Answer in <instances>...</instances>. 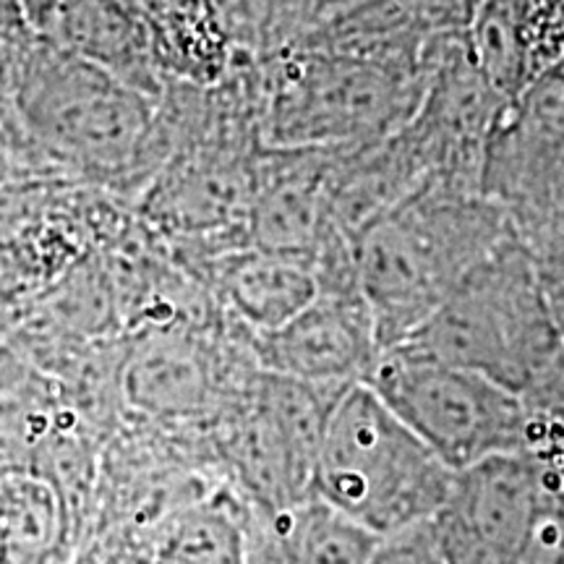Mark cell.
<instances>
[{"instance_id": "1", "label": "cell", "mask_w": 564, "mask_h": 564, "mask_svg": "<svg viewBox=\"0 0 564 564\" xmlns=\"http://www.w3.org/2000/svg\"><path fill=\"white\" fill-rule=\"evenodd\" d=\"M512 232L481 188L442 175L358 230L352 267L379 350L411 337Z\"/></svg>"}, {"instance_id": "2", "label": "cell", "mask_w": 564, "mask_h": 564, "mask_svg": "<svg viewBox=\"0 0 564 564\" xmlns=\"http://www.w3.org/2000/svg\"><path fill=\"white\" fill-rule=\"evenodd\" d=\"M562 345L539 259L512 232L394 348L476 371L520 394Z\"/></svg>"}, {"instance_id": "3", "label": "cell", "mask_w": 564, "mask_h": 564, "mask_svg": "<svg viewBox=\"0 0 564 564\" xmlns=\"http://www.w3.org/2000/svg\"><path fill=\"white\" fill-rule=\"evenodd\" d=\"M453 478L455 470L369 384L345 387L324 426L314 497L387 539L429 523Z\"/></svg>"}, {"instance_id": "4", "label": "cell", "mask_w": 564, "mask_h": 564, "mask_svg": "<svg viewBox=\"0 0 564 564\" xmlns=\"http://www.w3.org/2000/svg\"><path fill=\"white\" fill-rule=\"evenodd\" d=\"M17 123L55 160L100 173L126 171L154 139L158 100L37 37L21 63Z\"/></svg>"}, {"instance_id": "5", "label": "cell", "mask_w": 564, "mask_h": 564, "mask_svg": "<svg viewBox=\"0 0 564 564\" xmlns=\"http://www.w3.org/2000/svg\"><path fill=\"white\" fill-rule=\"evenodd\" d=\"M364 382L453 470L525 453L520 394L481 373L390 348Z\"/></svg>"}, {"instance_id": "6", "label": "cell", "mask_w": 564, "mask_h": 564, "mask_svg": "<svg viewBox=\"0 0 564 564\" xmlns=\"http://www.w3.org/2000/svg\"><path fill=\"white\" fill-rule=\"evenodd\" d=\"M405 76L384 61L312 53L274 82L267 139L274 150H350L398 131L419 110Z\"/></svg>"}, {"instance_id": "7", "label": "cell", "mask_w": 564, "mask_h": 564, "mask_svg": "<svg viewBox=\"0 0 564 564\" xmlns=\"http://www.w3.org/2000/svg\"><path fill=\"white\" fill-rule=\"evenodd\" d=\"M345 387L257 366L228 419V463L246 502L285 507L312 497L324 426Z\"/></svg>"}, {"instance_id": "8", "label": "cell", "mask_w": 564, "mask_h": 564, "mask_svg": "<svg viewBox=\"0 0 564 564\" xmlns=\"http://www.w3.org/2000/svg\"><path fill=\"white\" fill-rule=\"evenodd\" d=\"M564 165V58L525 82L494 112L478 160V188L514 232L541 223Z\"/></svg>"}, {"instance_id": "9", "label": "cell", "mask_w": 564, "mask_h": 564, "mask_svg": "<svg viewBox=\"0 0 564 564\" xmlns=\"http://www.w3.org/2000/svg\"><path fill=\"white\" fill-rule=\"evenodd\" d=\"M541 520L533 463L518 453L455 470L429 523L449 564H518Z\"/></svg>"}, {"instance_id": "10", "label": "cell", "mask_w": 564, "mask_h": 564, "mask_svg": "<svg viewBox=\"0 0 564 564\" xmlns=\"http://www.w3.org/2000/svg\"><path fill=\"white\" fill-rule=\"evenodd\" d=\"M249 348L259 369L314 384L364 382L382 352L358 288L319 291L288 324L249 335Z\"/></svg>"}, {"instance_id": "11", "label": "cell", "mask_w": 564, "mask_h": 564, "mask_svg": "<svg viewBox=\"0 0 564 564\" xmlns=\"http://www.w3.org/2000/svg\"><path fill=\"white\" fill-rule=\"evenodd\" d=\"M246 564H369L379 539L319 497L285 507L243 499Z\"/></svg>"}, {"instance_id": "12", "label": "cell", "mask_w": 564, "mask_h": 564, "mask_svg": "<svg viewBox=\"0 0 564 564\" xmlns=\"http://www.w3.org/2000/svg\"><path fill=\"white\" fill-rule=\"evenodd\" d=\"M45 40L105 68L152 100L162 97L150 26L131 0H66Z\"/></svg>"}, {"instance_id": "13", "label": "cell", "mask_w": 564, "mask_h": 564, "mask_svg": "<svg viewBox=\"0 0 564 564\" xmlns=\"http://www.w3.org/2000/svg\"><path fill=\"white\" fill-rule=\"evenodd\" d=\"M217 282L230 314L249 335L282 327L319 295L312 257L257 246L225 253L217 264Z\"/></svg>"}, {"instance_id": "14", "label": "cell", "mask_w": 564, "mask_h": 564, "mask_svg": "<svg viewBox=\"0 0 564 564\" xmlns=\"http://www.w3.org/2000/svg\"><path fill=\"white\" fill-rule=\"evenodd\" d=\"M123 390L133 405L158 415L207 413L217 398L209 358L186 335H152L141 340L123 366Z\"/></svg>"}, {"instance_id": "15", "label": "cell", "mask_w": 564, "mask_h": 564, "mask_svg": "<svg viewBox=\"0 0 564 564\" xmlns=\"http://www.w3.org/2000/svg\"><path fill=\"white\" fill-rule=\"evenodd\" d=\"M66 507L42 474L0 478V564H45L61 546Z\"/></svg>"}, {"instance_id": "16", "label": "cell", "mask_w": 564, "mask_h": 564, "mask_svg": "<svg viewBox=\"0 0 564 564\" xmlns=\"http://www.w3.org/2000/svg\"><path fill=\"white\" fill-rule=\"evenodd\" d=\"M152 564H246L243 497L225 491L167 523Z\"/></svg>"}, {"instance_id": "17", "label": "cell", "mask_w": 564, "mask_h": 564, "mask_svg": "<svg viewBox=\"0 0 564 564\" xmlns=\"http://www.w3.org/2000/svg\"><path fill=\"white\" fill-rule=\"evenodd\" d=\"M525 413V453L564 447V345L520 392Z\"/></svg>"}, {"instance_id": "18", "label": "cell", "mask_w": 564, "mask_h": 564, "mask_svg": "<svg viewBox=\"0 0 564 564\" xmlns=\"http://www.w3.org/2000/svg\"><path fill=\"white\" fill-rule=\"evenodd\" d=\"M369 564H449L432 523H421L387 539H379Z\"/></svg>"}, {"instance_id": "19", "label": "cell", "mask_w": 564, "mask_h": 564, "mask_svg": "<svg viewBox=\"0 0 564 564\" xmlns=\"http://www.w3.org/2000/svg\"><path fill=\"white\" fill-rule=\"evenodd\" d=\"M525 455L533 463L544 520H560V523H564V447Z\"/></svg>"}, {"instance_id": "20", "label": "cell", "mask_w": 564, "mask_h": 564, "mask_svg": "<svg viewBox=\"0 0 564 564\" xmlns=\"http://www.w3.org/2000/svg\"><path fill=\"white\" fill-rule=\"evenodd\" d=\"M531 251L539 259L541 280H544L549 303H552L554 316L564 335V232L549 238L546 243L535 246Z\"/></svg>"}, {"instance_id": "21", "label": "cell", "mask_w": 564, "mask_h": 564, "mask_svg": "<svg viewBox=\"0 0 564 564\" xmlns=\"http://www.w3.org/2000/svg\"><path fill=\"white\" fill-rule=\"evenodd\" d=\"M0 37L34 40L30 19H26L24 0H0Z\"/></svg>"}]
</instances>
